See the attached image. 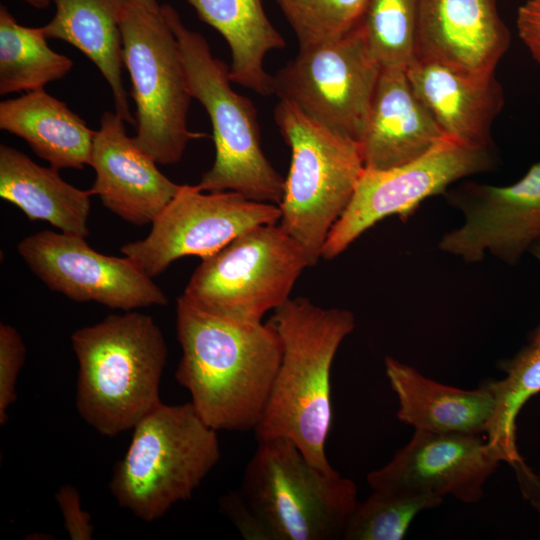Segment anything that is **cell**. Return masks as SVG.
Here are the masks:
<instances>
[{
	"mask_svg": "<svg viewBox=\"0 0 540 540\" xmlns=\"http://www.w3.org/2000/svg\"><path fill=\"white\" fill-rule=\"evenodd\" d=\"M176 329L182 356L175 378L201 419L216 431H254L282 359L275 326L222 318L181 295Z\"/></svg>",
	"mask_w": 540,
	"mask_h": 540,
	"instance_id": "6da1fadb",
	"label": "cell"
},
{
	"mask_svg": "<svg viewBox=\"0 0 540 540\" xmlns=\"http://www.w3.org/2000/svg\"><path fill=\"white\" fill-rule=\"evenodd\" d=\"M241 489L220 507L245 539L342 538L357 505L355 483L335 469L313 466L287 438L257 440Z\"/></svg>",
	"mask_w": 540,
	"mask_h": 540,
	"instance_id": "7a4b0ae2",
	"label": "cell"
},
{
	"mask_svg": "<svg viewBox=\"0 0 540 540\" xmlns=\"http://www.w3.org/2000/svg\"><path fill=\"white\" fill-rule=\"evenodd\" d=\"M270 322L282 341V359L257 440L287 438L318 469L331 471L326 441L332 424L331 367L343 340L355 328L353 313L290 298Z\"/></svg>",
	"mask_w": 540,
	"mask_h": 540,
	"instance_id": "3957f363",
	"label": "cell"
},
{
	"mask_svg": "<svg viewBox=\"0 0 540 540\" xmlns=\"http://www.w3.org/2000/svg\"><path fill=\"white\" fill-rule=\"evenodd\" d=\"M71 343L79 365L76 408L99 434L113 437L133 429L161 403L167 346L151 316L109 315L77 329Z\"/></svg>",
	"mask_w": 540,
	"mask_h": 540,
	"instance_id": "277c9868",
	"label": "cell"
},
{
	"mask_svg": "<svg viewBox=\"0 0 540 540\" xmlns=\"http://www.w3.org/2000/svg\"><path fill=\"white\" fill-rule=\"evenodd\" d=\"M161 13L177 39L190 94L204 107L213 129L215 160L197 186L279 206L285 179L262 150L253 102L232 88L229 68L213 56L200 33L187 28L172 6L161 5Z\"/></svg>",
	"mask_w": 540,
	"mask_h": 540,
	"instance_id": "5b68a950",
	"label": "cell"
},
{
	"mask_svg": "<svg viewBox=\"0 0 540 540\" xmlns=\"http://www.w3.org/2000/svg\"><path fill=\"white\" fill-rule=\"evenodd\" d=\"M109 489L118 505L145 522L190 499L220 459L217 431L191 402L158 404L132 429Z\"/></svg>",
	"mask_w": 540,
	"mask_h": 540,
	"instance_id": "8992f818",
	"label": "cell"
},
{
	"mask_svg": "<svg viewBox=\"0 0 540 540\" xmlns=\"http://www.w3.org/2000/svg\"><path fill=\"white\" fill-rule=\"evenodd\" d=\"M274 118L291 150L279 225L314 266L365 169L361 148L286 100H279Z\"/></svg>",
	"mask_w": 540,
	"mask_h": 540,
	"instance_id": "52a82bcc",
	"label": "cell"
},
{
	"mask_svg": "<svg viewBox=\"0 0 540 540\" xmlns=\"http://www.w3.org/2000/svg\"><path fill=\"white\" fill-rule=\"evenodd\" d=\"M123 64L136 105L135 143L158 164L178 163L190 140L206 136L188 129L193 99L175 35L160 11L134 3L121 20Z\"/></svg>",
	"mask_w": 540,
	"mask_h": 540,
	"instance_id": "ba28073f",
	"label": "cell"
},
{
	"mask_svg": "<svg viewBox=\"0 0 540 540\" xmlns=\"http://www.w3.org/2000/svg\"><path fill=\"white\" fill-rule=\"evenodd\" d=\"M309 266L303 248L278 223L260 225L202 259L182 296L210 314L258 323L290 299Z\"/></svg>",
	"mask_w": 540,
	"mask_h": 540,
	"instance_id": "9c48e42d",
	"label": "cell"
},
{
	"mask_svg": "<svg viewBox=\"0 0 540 540\" xmlns=\"http://www.w3.org/2000/svg\"><path fill=\"white\" fill-rule=\"evenodd\" d=\"M380 72L360 24L335 40L299 48L273 76L274 94L360 143Z\"/></svg>",
	"mask_w": 540,
	"mask_h": 540,
	"instance_id": "30bf717a",
	"label": "cell"
},
{
	"mask_svg": "<svg viewBox=\"0 0 540 540\" xmlns=\"http://www.w3.org/2000/svg\"><path fill=\"white\" fill-rule=\"evenodd\" d=\"M492 148L444 138L421 157L387 170L364 169L353 197L332 227L322 257L333 259L382 219L396 215L406 221L420 204L444 195L456 181L492 170Z\"/></svg>",
	"mask_w": 540,
	"mask_h": 540,
	"instance_id": "8fae6325",
	"label": "cell"
},
{
	"mask_svg": "<svg viewBox=\"0 0 540 540\" xmlns=\"http://www.w3.org/2000/svg\"><path fill=\"white\" fill-rule=\"evenodd\" d=\"M276 204L251 200L234 191L204 193L182 185L153 221L148 236L127 243L121 252L151 278L185 256H212L243 233L280 221Z\"/></svg>",
	"mask_w": 540,
	"mask_h": 540,
	"instance_id": "7c38bea8",
	"label": "cell"
},
{
	"mask_svg": "<svg viewBox=\"0 0 540 540\" xmlns=\"http://www.w3.org/2000/svg\"><path fill=\"white\" fill-rule=\"evenodd\" d=\"M464 216L463 224L442 235L438 248L465 263L487 255L513 266L540 239V162L509 186L465 182L444 194Z\"/></svg>",
	"mask_w": 540,
	"mask_h": 540,
	"instance_id": "4fadbf2b",
	"label": "cell"
},
{
	"mask_svg": "<svg viewBox=\"0 0 540 540\" xmlns=\"http://www.w3.org/2000/svg\"><path fill=\"white\" fill-rule=\"evenodd\" d=\"M46 286L76 302H96L126 312L168 303L165 293L130 258L95 251L84 237L44 230L17 246Z\"/></svg>",
	"mask_w": 540,
	"mask_h": 540,
	"instance_id": "5bb4252c",
	"label": "cell"
},
{
	"mask_svg": "<svg viewBox=\"0 0 540 540\" xmlns=\"http://www.w3.org/2000/svg\"><path fill=\"white\" fill-rule=\"evenodd\" d=\"M499 463L482 434L415 430L386 465L367 475V482L381 493L451 495L473 504Z\"/></svg>",
	"mask_w": 540,
	"mask_h": 540,
	"instance_id": "9a60e30c",
	"label": "cell"
},
{
	"mask_svg": "<svg viewBox=\"0 0 540 540\" xmlns=\"http://www.w3.org/2000/svg\"><path fill=\"white\" fill-rule=\"evenodd\" d=\"M125 123L116 112L102 114L89 165L96 178L89 191L122 220L152 224L182 185L158 169V163L127 135Z\"/></svg>",
	"mask_w": 540,
	"mask_h": 540,
	"instance_id": "2e32d148",
	"label": "cell"
},
{
	"mask_svg": "<svg viewBox=\"0 0 540 540\" xmlns=\"http://www.w3.org/2000/svg\"><path fill=\"white\" fill-rule=\"evenodd\" d=\"M510 41L498 0H418L414 59L491 74Z\"/></svg>",
	"mask_w": 540,
	"mask_h": 540,
	"instance_id": "e0dca14e",
	"label": "cell"
},
{
	"mask_svg": "<svg viewBox=\"0 0 540 540\" xmlns=\"http://www.w3.org/2000/svg\"><path fill=\"white\" fill-rule=\"evenodd\" d=\"M447 136L414 92L406 68H381L359 143L366 169L409 163Z\"/></svg>",
	"mask_w": 540,
	"mask_h": 540,
	"instance_id": "ac0fdd59",
	"label": "cell"
},
{
	"mask_svg": "<svg viewBox=\"0 0 540 540\" xmlns=\"http://www.w3.org/2000/svg\"><path fill=\"white\" fill-rule=\"evenodd\" d=\"M410 84L447 137L492 148V124L504 105L495 73L472 74L438 62L413 59Z\"/></svg>",
	"mask_w": 540,
	"mask_h": 540,
	"instance_id": "d6986e66",
	"label": "cell"
},
{
	"mask_svg": "<svg viewBox=\"0 0 540 540\" xmlns=\"http://www.w3.org/2000/svg\"><path fill=\"white\" fill-rule=\"evenodd\" d=\"M384 364L401 422L425 432L486 433L495 407L491 381L465 390L427 378L390 356Z\"/></svg>",
	"mask_w": 540,
	"mask_h": 540,
	"instance_id": "ffe728a7",
	"label": "cell"
},
{
	"mask_svg": "<svg viewBox=\"0 0 540 540\" xmlns=\"http://www.w3.org/2000/svg\"><path fill=\"white\" fill-rule=\"evenodd\" d=\"M55 15L42 30L47 39L65 41L83 53L108 83L115 112L136 126L122 80L121 20L126 0H50Z\"/></svg>",
	"mask_w": 540,
	"mask_h": 540,
	"instance_id": "44dd1931",
	"label": "cell"
},
{
	"mask_svg": "<svg viewBox=\"0 0 540 540\" xmlns=\"http://www.w3.org/2000/svg\"><path fill=\"white\" fill-rule=\"evenodd\" d=\"M0 129L23 139L38 157L58 170L90 165L95 131L44 89L2 101Z\"/></svg>",
	"mask_w": 540,
	"mask_h": 540,
	"instance_id": "7402d4cb",
	"label": "cell"
},
{
	"mask_svg": "<svg viewBox=\"0 0 540 540\" xmlns=\"http://www.w3.org/2000/svg\"><path fill=\"white\" fill-rule=\"evenodd\" d=\"M91 195L66 182L58 169L40 166L16 148L0 145V196L29 220L86 238Z\"/></svg>",
	"mask_w": 540,
	"mask_h": 540,
	"instance_id": "603a6c76",
	"label": "cell"
},
{
	"mask_svg": "<svg viewBox=\"0 0 540 540\" xmlns=\"http://www.w3.org/2000/svg\"><path fill=\"white\" fill-rule=\"evenodd\" d=\"M204 23L217 30L231 52L230 78L253 92L274 94V78L264 67L268 52L286 42L266 15L262 0H186Z\"/></svg>",
	"mask_w": 540,
	"mask_h": 540,
	"instance_id": "cb8c5ba5",
	"label": "cell"
},
{
	"mask_svg": "<svg viewBox=\"0 0 540 540\" xmlns=\"http://www.w3.org/2000/svg\"><path fill=\"white\" fill-rule=\"evenodd\" d=\"M72 60L52 50L42 27L19 24L9 10L0 7V94L44 89L64 78Z\"/></svg>",
	"mask_w": 540,
	"mask_h": 540,
	"instance_id": "d4e9b609",
	"label": "cell"
},
{
	"mask_svg": "<svg viewBox=\"0 0 540 540\" xmlns=\"http://www.w3.org/2000/svg\"><path fill=\"white\" fill-rule=\"evenodd\" d=\"M505 378L491 381L495 407L486 431L487 441L501 461L529 470L516 444V418L523 405L540 392V343L531 342L501 365Z\"/></svg>",
	"mask_w": 540,
	"mask_h": 540,
	"instance_id": "484cf974",
	"label": "cell"
},
{
	"mask_svg": "<svg viewBox=\"0 0 540 540\" xmlns=\"http://www.w3.org/2000/svg\"><path fill=\"white\" fill-rule=\"evenodd\" d=\"M418 0H367L362 26L381 68H407L414 59Z\"/></svg>",
	"mask_w": 540,
	"mask_h": 540,
	"instance_id": "4316f807",
	"label": "cell"
},
{
	"mask_svg": "<svg viewBox=\"0 0 540 540\" xmlns=\"http://www.w3.org/2000/svg\"><path fill=\"white\" fill-rule=\"evenodd\" d=\"M442 497L428 494H387L377 491L357 503L346 524L345 540H401L421 511L435 508Z\"/></svg>",
	"mask_w": 540,
	"mask_h": 540,
	"instance_id": "83f0119b",
	"label": "cell"
},
{
	"mask_svg": "<svg viewBox=\"0 0 540 540\" xmlns=\"http://www.w3.org/2000/svg\"><path fill=\"white\" fill-rule=\"evenodd\" d=\"M299 48L327 43L362 22L367 0H275Z\"/></svg>",
	"mask_w": 540,
	"mask_h": 540,
	"instance_id": "f1b7e54d",
	"label": "cell"
},
{
	"mask_svg": "<svg viewBox=\"0 0 540 540\" xmlns=\"http://www.w3.org/2000/svg\"><path fill=\"white\" fill-rule=\"evenodd\" d=\"M26 347L17 329L0 324V424L7 422L8 409L16 401V383L24 364Z\"/></svg>",
	"mask_w": 540,
	"mask_h": 540,
	"instance_id": "f546056e",
	"label": "cell"
},
{
	"mask_svg": "<svg viewBox=\"0 0 540 540\" xmlns=\"http://www.w3.org/2000/svg\"><path fill=\"white\" fill-rule=\"evenodd\" d=\"M55 499L68 536L72 540L92 539L94 527L90 515L81 507L78 490L70 484L63 485L58 489Z\"/></svg>",
	"mask_w": 540,
	"mask_h": 540,
	"instance_id": "4dcf8cb0",
	"label": "cell"
},
{
	"mask_svg": "<svg viewBox=\"0 0 540 540\" xmlns=\"http://www.w3.org/2000/svg\"><path fill=\"white\" fill-rule=\"evenodd\" d=\"M519 37L540 65V0H528L517 13Z\"/></svg>",
	"mask_w": 540,
	"mask_h": 540,
	"instance_id": "1f68e13d",
	"label": "cell"
},
{
	"mask_svg": "<svg viewBox=\"0 0 540 540\" xmlns=\"http://www.w3.org/2000/svg\"><path fill=\"white\" fill-rule=\"evenodd\" d=\"M529 252L540 261V239H538L530 248ZM533 343H540V324L538 327L534 330L532 334V340Z\"/></svg>",
	"mask_w": 540,
	"mask_h": 540,
	"instance_id": "d6a6232c",
	"label": "cell"
},
{
	"mask_svg": "<svg viewBox=\"0 0 540 540\" xmlns=\"http://www.w3.org/2000/svg\"><path fill=\"white\" fill-rule=\"evenodd\" d=\"M126 1L128 3L137 4L153 12L160 11V7H161V5L158 4L157 0H126Z\"/></svg>",
	"mask_w": 540,
	"mask_h": 540,
	"instance_id": "836d02e7",
	"label": "cell"
},
{
	"mask_svg": "<svg viewBox=\"0 0 540 540\" xmlns=\"http://www.w3.org/2000/svg\"><path fill=\"white\" fill-rule=\"evenodd\" d=\"M23 1L29 5H31L34 8L43 9L47 7L50 4V0H20Z\"/></svg>",
	"mask_w": 540,
	"mask_h": 540,
	"instance_id": "e575fe53",
	"label": "cell"
}]
</instances>
